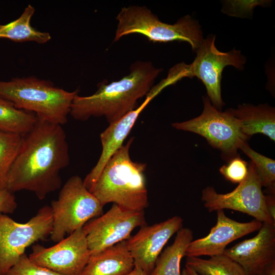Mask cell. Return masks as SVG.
Returning a JSON list of instances; mask_svg holds the SVG:
<instances>
[{
  "label": "cell",
  "instance_id": "277c9868",
  "mask_svg": "<svg viewBox=\"0 0 275 275\" xmlns=\"http://www.w3.org/2000/svg\"><path fill=\"white\" fill-rule=\"evenodd\" d=\"M78 90L67 91L49 80L34 76L0 80V96L15 107L34 114L41 120L63 125Z\"/></svg>",
  "mask_w": 275,
  "mask_h": 275
},
{
  "label": "cell",
  "instance_id": "cb8c5ba5",
  "mask_svg": "<svg viewBox=\"0 0 275 275\" xmlns=\"http://www.w3.org/2000/svg\"><path fill=\"white\" fill-rule=\"evenodd\" d=\"M239 149L254 163L262 186L267 188L269 194H275V161L256 152L246 142Z\"/></svg>",
  "mask_w": 275,
  "mask_h": 275
},
{
  "label": "cell",
  "instance_id": "44dd1931",
  "mask_svg": "<svg viewBox=\"0 0 275 275\" xmlns=\"http://www.w3.org/2000/svg\"><path fill=\"white\" fill-rule=\"evenodd\" d=\"M185 266L199 275H248L238 263L224 254L208 259L187 257Z\"/></svg>",
  "mask_w": 275,
  "mask_h": 275
},
{
  "label": "cell",
  "instance_id": "6da1fadb",
  "mask_svg": "<svg viewBox=\"0 0 275 275\" xmlns=\"http://www.w3.org/2000/svg\"><path fill=\"white\" fill-rule=\"evenodd\" d=\"M69 162V146L62 125L38 119L32 129L23 135L6 189L13 193L30 191L43 200L61 188L60 172Z\"/></svg>",
  "mask_w": 275,
  "mask_h": 275
},
{
  "label": "cell",
  "instance_id": "4fadbf2b",
  "mask_svg": "<svg viewBox=\"0 0 275 275\" xmlns=\"http://www.w3.org/2000/svg\"><path fill=\"white\" fill-rule=\"evenodd\" d=\"M183 223L180 216L175 215L159 223L141 227L126 240L134 265L150 274L164 246L183 227Z\"/></svg>",
  "mask_w": 275,
  "mask_h": 275
},
{
  "label": "cell",
  "instance_id": "e0dca14e",
  "mask_svg": "<svg viewBox=\"0 0 275 275\" xmlns=\"http://www.w3.org/2000/svg\"><path fill=\"white\" fill-rule=\"evenodd\" d=\"M134 266L126 240L91 255L81 275H125Z\"/></svg>",
  "mask_w": 275,
  "mask_h": 275
},
{
  "label": "cell",
  "instance_id": "5bb4252c",
  "mask_svg": "<svg viewBox=\"0 0 275 275\" xmlns=\"http://www.w3.org/2000/svg\"><path fill=\"white\" fill-rule=\"evenodd\" d=\"M215 225L208 235L189 243L185 254L187 257H209L223 254L231 242L246 235L259 230L262 223L254 219L241 223L228 217L224 210L216 211Z\"/></svg>",
  "mask_w": 275,
  "mask_h": 275
},
{
  "label": "cell",
  "instance_id": "5b68a950",
  "mask_svg": "<svg viewBox=\"0 0 275 275\" xmlns=\"http://www.w3.org/2000/svg\"><path fill=\"white\" fill-rule=\"evenodd\" d=\"M116 19L114 42L124 36L137 33L153 43L186 42L195 51L204 40L200 24L188 15L171 24L161 21L146 6H130L123 7Z\"/></svg>",
  "mask_w": 275,
  "mask_h": 275
},
{
  "label": "cell",
  "instance_id": "484cf974",
  "mask_svg": "<svg viewBox=\"0 0 275 275\" xmlns=\"http://www.w3.org/2000/svg\"><path fill=\"white\" fill-rule=\"evenodd\" d=\"M6 275H62L33 263L25 253L8 271Z\"/></svg>",
  "mask_w": 275,
  "mask_h": 275
},
{
  "label": "cell",
  "instance_id": "4316f807",
  "mask_svg": "<svg viewBox=\"0 0 275 275\" xmlns=\"http://www.w3.org/2000/svg\"><path fill=\"white\" fill-rule=\"evenodd\" d=\"M17 207L13 193L7 189H0V213H13Z\"/></svg>",
  "mask_w": 275,
  "mask_h": 275
},
{
  "label": "cell",
  "instance_id": "f1b7e54d",
  "mask_svg": "<svg viewBox=\"0 0 275 275\" xmlns=\"http://www.w3.org/2000/svg\"><path fill=\"white\" fill-rule=\"evenodd\" d=\"M260 275H275V261L265 267Z\"/></svg>",
  "mask_w": 275,
  "mask_h": 275
},
{
  "label": "cell",
  "instance_id": "30bf717a",
  "mask_svg": "<svg viewBox=\"0 0 275 275\" xmlns=\"http://www.w3.org/2000/svg\"><path fill=\"white\" fill-rule=\"evenodd\" d=\"M262 187L255 166L251 161L246 177L234 190L218 194L213 187L207 186L202 191L201 200L210 212L231 209L246 213L262 223L275 225L267 210Z\"/></svg>",
  "mask_w": 275,
  "mask_h": 275
},
{
  "label": "cell",
  "instance_id": "f546056e",
  "mask_svg": "<svg viewBox=\"0 0 275 275\" xmlns=\"http://www.w3.org/2000/svg\"><path fill=\"white\" fill-rule=\"evenodd\" d=\"M125 275H149L147 273L141 268L138 266L134 265L132 270Z\"/></svg>",
  "mask_w": 275,
  "mask_h": 275
},
{
  "label": "cell",
  "instance_id": "9a60e30c",
  "mask_svg": "<svg viewBox=\"0 0 275 275\" xmlns=\"http://www.w3.org/2000/svg\"><path fill=\"white\" fill-rule=\"evenodd\" d=\"M223 254L248 275H260L265 267L275 261V225L262 223L256 235L226 249Z\"/></svg>",
  "mask_w": 275,
  "mask_h": 275
},
{
  "label": "cell",
  "instance_id": "9c48e42d",
  "mask_svg": "<svg viewBox=\"0 0 275 275\" xmlns=\"http://www.w3.org/2000/svg\"><path fill=\"white\" fill-rule=\"evenodd\" d=\"M214 35L204 39L195 51L196 57L190 64L182 63L184 77H197L206 87L208 97L212 105L221 110L224 105L221 95L222 73L225 67L231 65L242 70L246 59L240 50H233L224 52L215 45Z\"/></svg>",
  "mask_w": 275,
  "mask_h": 275
},
{
  "label": "cell",
  "instance_id": "d6986e66",
  "mask_svg": "<svg viewBox=\"0 0 275 275\" xmlns=\"http://www.w3.org/2000/svg\"><path fill=\"white\" fill-rule=\"evenodd\" d=\"M193 240V232L182 228L177 233L173 243L167 247L158 257L149 275H181L180 263L187 249Z\"/></svg>",
  "mask_w": 275,
  "mask_h": 275
},
{
  "label": "cell",
  "instance_id": "8fae6325",
  "mask_svg": "<svg viewBox=\"0 0 275 275\" xmlns=\"http://www.w3.org/2000/svg\"><path fill=\"white\" fill-rule=\"evenodd\" d=\"M144 211L130 210L113 204L105 214L82 227L91 255L127 240L138 227L146 225Z\"/></svg>",
  "mask_w": 275,
  "mask_h": 275
},
{
  "label": "cell",
  "instance_id": "603a6c76",
  "mask_svg": "<svg viewBox=\"0 0 275 275\" xmlns=\"http://www.w3.org/2000/svg\"><path fill=\"white\" fill-rule=\"evenodd\" d=\"M23 142V135L0 130V189H6L9 174Z\"/></svg>",
  "mask_w": 275,
  "mask_h": 275
},
{
  "label": "cell",
  "instance_id": "83f0119b",
  "mask_svg": "<svg viewBox=\"0 0 275 275\" xmlns=\"http://www.w3.org/2000/svg\"><path fill=\"white\" fill-rule=\"evenodd\" d=\"M265 202L267 210L272 219L275 222V197L274 194H268L265 195Z\"/></svg>",
  "mask_w": 275,
  "mask_h": 275
},
{
  "label": "cell",
  "instance_id": "d4e9b609",
  "mask_svg": "<svg viewBox=\"0 0 275 275\" xmlns=\"http://www.w3.org/2000/svg\"><path fill=\"white\" fill-rule=\"evenodd\" d=\"M249 164L239 155L228 161L227 164L219 169V172L227 180L233 183H240L246 177Z\"/></svg>",
  "mask_w": 275,
  "mask_h": 275
},
{
  "label": "cell",
  "instance_id": "1f68e13d",
  "mask_svg": "<svg viewBox=\"0 0 275 275\" xmlns=\"http://www.w3.org/2000/svg\"><path fill=\"white\" fill-rule=\"evenodd\" d=\"M181 275H189L185 268L183 269Z\"/></svg>",
  "mask_w": 275,
  "mask_h": 275
},
{
  "label": "cell",
  "instance_id": "52a82bcc",
  "mask_svg": "<svg viewBox=\"0 0 275 275\" xmlns=\"http://www.w3.org/2000/svg\"><path fill=\"white\" fill-rule=\"evenodd\" d=\"M204 109L199 116L174 123L175 128L198 134L213 147L220 150L226 160L237 155L240 146L249 139L241 131L238 120L230 108L222 112L214 107L208 97H203Z\"/></svg>",
  "mask_w": 275,
  "mask_h": 275
},
{
  "label": "cell",
  "instance_id": "7402d4cb",
  "mask_svg": "<svg viewBox=\"0 0 275 275\" xmlns=\"http://www.w3.org/2000/svg\"><path fill=\"white\" fill-rule=\"evenodd\" d=\"M36 115L19 109L0 96V130L24 135L37 121Z\"/></svg>",
  "mask_w": 275,
  "mask_h": 275
},
{
  "label": "cell",
  "instance_id": "3957f363",
  "mask_svg": "<svg viewBox=\"0 0 275 275\" xmlns=\"http://www.w3.org/2000/svg\"><path fill=\"white\" fill-rule=\"evenodd\" d=\"M131 138L110 158L89 191L104 206L113 203L124 208L144 211L148 206L146 164L132 160Z\"/></svg>",
  "mask_w": 275,
  "mask_h": 275
},
{
  "label": "cell",
  "instance_id": "2e32d148",
  "mask_svg": "<svg viewBox=\"0 0 275 275\" xmlns=\"http://www.w3.org/2000/svg\"><path fill=\"white\" fill-rule=\"evenodd\" d=\"M157 95L151 91L146 95L143 102L119 120L109 125L100 134L102 152L96 165L83 180L89 189L98 178L107 162L123 145L139 116L148 103Z\"/></svg>",
  "mask_w": 275,
  "mask_h": 275
},
{
  "label": "cell",
  "instance_id": "7a4b0ae2",
  "mask_svg": "<svg viewBox=\"0 0 275 275\" xmlns=\"http://www.w3.org/2000/svg\"><path fill=\"white\" fill-rule=\"evenodd\" d=\"M161 70L150 62L136 61L120 80L99 84L91 95L77 94L70 115L78 121L104 117L109 124L114 122L136 108L138 101L148 94Z\"/></svg>",
  "mask_w": 275,
  "mask_h": 275
},
{
  "label": "cell",
  "instance_id": "ac0fdd59",
  "mask_svg": "<svg viewBox=\"0 0 275 275\" xmlns=\"http://www.w3.org/2000/svg\"><path fill=\"white\" fill-rule=\"evenodd\" d=\"M238 120L243 133L248 138L256 133L266 135L275 141L274 108L267 104L254 106L239 105L236 109L230 108Z\"/></svg>",
  "mask_w": 275,
  "mask_h": 275
},
{
  "label": "cell",
  "instance_id": "ffe728a7",
  "mask_svg": "<svg viewBox=\"0 0 275 275\" xmlns=\"http://www.w3.org/2000/svg\"><path fill=\"white\" fill-rule=\"evenodd\" d=\"M35 12V8L28 5L16 20L6 24H0V39L18 42L33 41L39 44L48 42L51 38L49 33L38 31L31 24Z\"/></svg>",
  "mask_w": 275,
  "mask_h": 275
},
{
  "label": "cell",
  "instance_id": "ba28073f",
  "mask_svg": "<svg viewBox=\"0 0 275 275\" xmlns=\"http://www.w3.org/2000/svg\"><path fill=\"white\" fill-rule=\"evenodd\" d=\"M52 213L50 206L39 209L25 223H19L0 213V275H6L25 250L36 242L43 241L52 230Z\"/></svg>",
  "mask_w": 275,
  "mask_h": 275
},
{
  "label": "cell",
  "instance_id": "4dcf8cb0",
  "mask_svg": "<svg viewBox=\"0 0 275 275\" xmlns=\"http://www.w3.org/2000/svg\"><path fill=\"white\" fill-rule=\"evenodd\" d=\"M185 268L187 270L189 275H199L196 272H195L194 270H193L191 268H190V267L188 266H185Z\"/></svg>",
  "mask_w": 275,
  "mask_h": 275
},
{
  "label": "cell",
  "instance_id": "7c38bea8",
  "mask_svg": "<svg viewBox=\"0 0 275 275\" xmlns=\"http://www.w3.org/2000/svg\"><path fill=\"white\" fill-rule=\"evenodd\" d=\"M91 256L81 228L51 247L33 245L29 258L33 263L62 275H81Z\"/></svg>",
  "mask_w": 275,
  "mask_h": 275
},
{
  "label": "cell",
  "instance_id": "8992f818",
  "mask_svg": "<svg viewBox=\"0 0 275 275\" xmlns=\"http://www.w3.org/2000/svg\"><path fill=\"white\" fill-rule=\"evenodd\" d=\"M50 206L53 221L50 236L55 242L102 215L103 207L78 175L71 176L66 181L58 199L52 201Z\"/></svg>",
  "mask_w": 275,
  "mask_h": 275
}]
</instances>
